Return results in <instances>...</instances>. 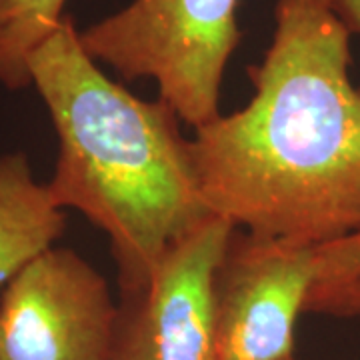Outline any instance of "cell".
Segmentation results:
<instances>
[{
  "mask_svg": "<svg viewBox=\"0 0 360 360\" xmlns=\"http://www.w3.org/2000/svg\"><path fill=\"white\" fill-rule=\"evenodd\" d=\"M350 65V34L322 0H276L272 40L248 68L250 101L191 139L210 214L292 245L360 231V86Z\"/></svg>",
  "mask_w": 360,
  "mask_h": 360,
  "instance_id": "6da1fadb",
  "label": "cell"
},
{
  "mask_svg": "<svg viewBox=\"0 0 360 360\" xmlns=\"http://www.w3.org/2000/svg\"><path fill=\"white\" fill-rule=\"evenodd\" d=\"M30 86L58 139L52 200L106 234L118 288H139L210 217L182 120L162 98L142 101L108 77L68 14L32 54Z\"/></svg>",
  "mask_w": 360,
  "mask_h": 360,
  "instance_id": "7a4b0ae2",
  "label": "cell"
},
{
  "mask_svg": "<svg viewBox=\"0 0 360 360\" xmlns=\"http://www.w3.org/2000/svg\"><path fill=\"white\" fill-rule=\"evenodd\" d=\"M240 0H130L80 30L82 46L127 80L146 78L179 118L200 129L220 110V92L240 46Z\"/></svg>",
  "mask_w": 360,
  "mask_h": 360,
  "instance_id": "3957f363",
  "label": "cell"
},
{
  "mask_svg": "<svg viewBox=\"0 0 360 360\" xmlns=\"http://www.w3.org/2000/svg\"><path fill=\"white\" fill-rule=\"evenodd\" d=\"M319 246L232 229L212 276L217 360L295 356V326L316 283Z\"/></svg>",
  "mask_w": 360,
  "mask_h": 360,
  "instance_id": "277c9868",
  "label": "cell"
},
{
  "mask_svg": "<svg viewBox=\"0 0 360 360\" xmlns=\"http://www.w3.org/2000/svg\"><path fill=\"white\" fill-rule=\"evenodd\" d=\"M116 302L70 248H49L0 292V360H110Z\"/></svg>",
  "mask_w": 360,
  "mask_h": 360,
  "instance_id": "5b68a950",
  "label": "cell"
},
{
  "mask_svg": "<svg viewBox=\"0 0 360 360\" xmlns=\"http://www.w3.org/2000/svg\"><path fill=\"white\" fill-rule=\"evenodd\" d=\"M232 229L210 214L146 283L120 290L110 360H217L212 276Z\"/></svg>",
  "mask_w": 360,
  "mask_h": 360,
  "instance_id": "8992f818",
  "label": "cell"
},
{
  "mask_svg": "<svg viewBox=\"0 0 360 360\" xmlns=\"http://www.w3.org/2000/svg\"><path fill=\"white\" fill-rule=\"evenodd\" d=\"M66 229V212L34 179L25 153L0 156V292Z\"/></svg>",
  "mask_w": 360,
  "mask_h": 360,
  "instance_id": "52a82bcc",
  "label": "cell"
},
{
  "mask_svg": "<svg viewBox=\"0 0 360 360\" xmlns=\"http://www.w3.org/2000/svg\"><path fill=\"white\" fill-rule=\"evenodd\" d=\"M66 0H0V84L30 86V58L65 20Z\"/></svg>",
  "mask_w": 360,
  "mask_h": 360,
  "instance_id": "ba28073f",
  "label": "cell"
},
{
  "mask_svg": "<svg viewBox=\"0 0 360 360\" xmlns=\"http://www.w3.org/2000/svg\"><path fill=\"white\" fill-rule=\"evenodd\" d=\"M360 276V231L319 246L316 284H336Z\"/></svg>",
  "mask_w": 360,
  "mask_h": 360,
  "instance_id": "9c48e42d",
  "label": "cell"
},
{
  "mask_svg": "<svg viewBox=\"0 0 360 360\" xmlns=\"http://www.w3.org/2000/svg\"><path fill=\"white\" fill-rule=\"evenodd\" d=\"M307 312H321L338 319H360V276L345 283L312 286Z\"/></svg>",
  "mask_w": 360,
  "mask_h": 360,
  "instance_id": "30bf717a",
  "label": "cell"
},
{
  "mask_svg": "<svg viewBox=\"0 0 360 360\" xmlns=\"http://www.w3.org/2000/svg\"><path fill=\"white\" fill-rule=\"evenodd\" d=\"M336 20L352 37H360V0H322Z\"/></svg>",
  "mask_w": 360,
  "mask_h": 360,
  "instance_id": "8fae6325",
  "label": "cell"
},
{
  "mask_svg": "<svg viewBox=\"0 0 360 360\" xmlns=\"http://www.w3.org/2000/svg\"><path fill=\"white\" fill-rule=\"evenodd\" d=\"M286 360H298L296 356H290V359H286Z\"/></svg>",
  "mask_w": 360,
  "mask_h": 360,
  "instance_id": "7c38bea8",
  "label": "cell"
}]
</instances>
